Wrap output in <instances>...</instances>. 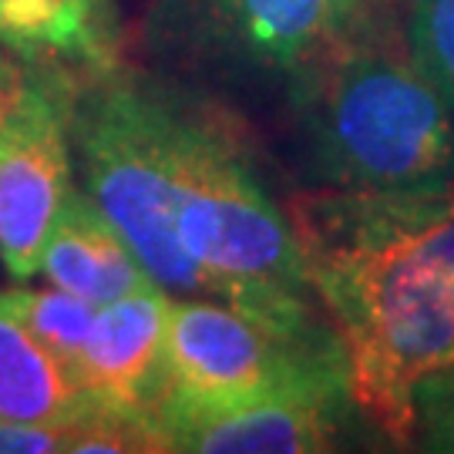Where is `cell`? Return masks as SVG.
<instances>
[{
	"label": "cell",
	"instance_id": "cell-1",
	"mask_svg": "<svg viewBox=\"0 0 454 454\" xmlns=\"http://www.w3.org/2000/svg\"><path fill=\"white\" fill-rule=\"evenodd\" d=\"M309 290L330 309L354 404L414 441V394L454 367V182L293 202Z\"/></svg>",
	"mask_w": 454,
	"mask_h": 454
},
{
	"label": "cell",
	"instance_id": "cell-2",
	"mask_svg": "<svg viewBox=\"0 0 454 454\" xmlns=\"http://www.w3.org/2000/svg\"><path fill=\"white\" fill-rule=\"evenodd\" d=\"M176 236L212 300L286 330H317L293 223L223 131L182 114Z\"/></svg>",
	"mask_w": 454,
	"mask_h": 454
},
{
	"label": "cell",
	"instance_id": "cell-3",
	"mask_svg": "<svg viewBox=\"0 0 454 454\" xmlns=\"http://www.w3.org/2000/svg\"><path fill=\"white\" fill-rule=\"evenodd\" d=\"M313 155L333 185L404 189L454 182V108L397 54L350 51L309 95Z\"/></svg>",
	"mask_w": 454,
	"mask_h": 454
},
{
	"label": "cell",
	"instance_id": "cell-4",
	"mask_svg": "<svg viewBox=\"0 0 454 454\" xmlns=\"http://www.w3.org/2000/svg\"><path fill=\"white\" fill-rule=\"evenodd\" d=\"M74 145L88 195L165 293L209 296V283L176 236L182 114L131 84H108L74 112Z\"/></svg>",
	"mask_w": 454,
	"mask_h": 454
},
{
	"label": "cell",
	"instance_id": "cell-5",
	"mask_svg": "<svg viewBox=\"0 0 454 454\" xmlns=\"http://www.w3.org/2000/svg\"><path fill=\"white\" fill-rule=\"evenodd\" d=\"M165 367L168 390L159 421L168 414L249 404L286 390H350L337 333L324 326L286 330L212 296L168 300Z\"/></svg>",
	"mask_w": 454,
	"mask_h": 454
},
{
	"label": "cell",
	"instance_id": "cell-6",
	"mask_svg": "<svg viewBox=\"0 0 454 454\" xmlns=\"http://www.w3.org/2000/svg\"><path fill=\"white\" fill-rule=\"evenodd\" d=\"M67 192L65 112L44 84H17L0 112V262L14 279L41 270L48 232Z\"/></svg>",
	"mask_w": 454,
	"mask_h": 454
},
{
	"label": "cell",
	"instance_id": "cell-7",
	"mask_svg": "<svg viewBox=\"0 0 454 454\" xmlns=\"http://www.w3.org/2000/svg\"><path fill=\"white\" fill-rule=\"evenodd\" d=\"M165 324L168 293L159 283L98 307L82 357L74 364L88 404L155 427L168 390Z\"/></svg>",
	"mask_w": 454,
	"mask_h": 454
},
{
	"label": "cell",
	"instance_id": "cell-8",
	"mask_svg": "<svg viewBox=\"0 0 454 454\" xmlns=\"http://www.w3.org/2000/svg\"><path fill=\"white\" fill-rule=\"evenodd\" d=\"M347 387L270 394L223 411H189L159 421L168 451L195 454H317L340 444Z\"/></svg>",
	"mask_w": 454,
	"mask_h": 454
},
{
	"label": "cell",
	"instance_id": "cell-9",
	"mask_svg": "<svg viewBox=\"0 0 454 454\" xmlns=\"http://www.w3.org/2000/svg\"><path fill=\"white\" fill-rule=\"evenodd\" d=\"M41 270L54 286L74 293L95 307H105L152 283V276L121 239V232L105 219L91 195L78 189L65 195L54 215Z\"/></svg>",
	"mask_w": 454,
	"mask_h": 454
},
{
	"label": "cell",
	"instance_id": "cell-10",
	"mask_svg": "<svg viewBox=\"0 0 454 454\" xmlns=\"http://www.w3.org/2000/svg\"><path fill=\"white\" fill-rule=\"evenodd\" d=\"M360 0H212L215 20L239 48L266 65L309 58L350 20Z\"/></svg>",
	"mask_w": 454,
	"mask_h": 454
},
{
	"label": "cell",
	"instance_id": "cell-11",
	"mask_svg": "<svg viewBox=\"0 0 454 454\" xmlns=\"http://www.w3.org/2000/svg\"><path fill=\"white\" fill-rule=\"evenodd\" d=\"M88 407L74 371L0 307V421L67 424Z\"/></svg>",
	"mask_w": 454,
	"mask_h": 454
},
{
	"label": "cell",
	"instance_id": "cell-12",
	"mask_svg": "<svg viewBox=\"0 0 454 454\" xmlns=\"http://www.w3.org/2000/svg\"><path fill=\"white\" fill-rule=\"evenodd\" d=\"M0 44L24 58L108 65L114 20L108 0H0Z\"/></svg>",
	"mask_w": 454,
	"mask_h": 454
},
{
	"label": "cell",
	"instance_id": "cell-13",
	"mask_svg": "<svg viewBox=\"0 0 454 454\" xmlns=\"http://www.w3.org/2000/svg\"><path fill=\"white\" fill-rule=\"evenodd\" d=\"M0 307L11 309L54 357H61L74 371L95 324L98 307L74 293L51 286V290H7L0 293Z\"/></svg>",
	"mask_w": 454,
	"mask_h": 454
},
{
	"label": "cell",
	"instance_id": "cell-14",
	"mask_svg": "<svg viewBox=\"0 0 454 454\" xmlns=\"http://www.w3.org/2000/svg\"><path fill=\"white\" fill-rule=\"evenodd\" d=\"M407 51L454 108V0H407Z\"/></svg>",
	"mask_w": 454,
	"mask_h": 454
},
{
	"label": "cell",
	"instance_id": "cell-15",
	"mask_svg": "<svg viewBox=\"0 0 454 454\" xmlns=\"http://www.w3.org/2000/svg\"><path fill=\"white\" fill-rule=\"evenodd\" d=\"M414 441H421L424 451L454 454V367L414 394Z\"/></svg>",
	"mask_w": 454,
	"mask_h": 454
},
{
	"label": "cell",
	"instance_id": "cell-16",
	"mask_svg": "<svg viewBox=\"0 0 454 454\" xmlns=\"http://www.w3.org/2000/svg\"><path fill=\"white\" fill-rule=\"evenodd\" d=\"M71 424H17L0 421V454H51L65 451Z\"/></svg>",
	"mask_w": 454,
	"mask_h": 454
},
{
	"label": "cell",
	"instance_id": "cell-17",
	"mask_svg": "<svg viewBox=\"0 0 454 454\" xmlns=\"http://www.w3.org/2000/svg\"><path fill=\"white\" fill-rule=\"evenodd\" d=\"M14 91H17V84H11V88H4V84H0V112H4V105L14 98Z\"/></svg>",
	"mask_w": 454,
	"mask_h": 454
}]
</instances>
